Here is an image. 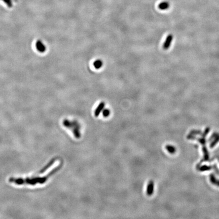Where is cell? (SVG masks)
I'll return each instance as SVG.
<instances>
[{
    "instance_id": "9",
    "label": "cell",
    "mask_w": 219,
    "mask_h": 219,
    "mask_svg": "<svg viewBox=\"0 0 219 219\" xmlns=\"http://www.w3.org/2000/svg\"><path fill=\"white\" fill-rule=\"evenodd\" d=\"M55 160H56L55 159H52V160H51V161L50 162H49V163L48 164H47V165L46 166H45L44 168H43V169H42L41 171H40L39 173H44V171H46V169H47V168H48L49 167H50V166H51V165H52V164H53V163H54V161H55Z\"/></svg>"
},
{
    "instance_id": "1",
    "label": "cell",
    "mask_w": 219,
    "mask_h": 219,
    "mask_svg": "<svg viewBox=\"0 0 219 219\" xmlns=\"http://www.w3.org/2000/svg\"><path fill=\"white\" fill-rule=\"evenodd\" d=\"M62 165H60L58 167L54 168L53 171L47 175L46 177H39V178H26V179H14V178H10L9 179L10 182L14 183L17 185L28 184L31 185H35L37 183L40 184H43L45 182L48 177H50L53 174L56 173L57 171L61 167Z\"/></svg>"
},
{
    "instance_id": "3",
    "label": "cell",
    "mask_w": 219,
    "mask_h": 219,
    "mask_svg": "<svg viewBox=\"0 0 219 219\" xmlns=\"http://www.w3.org/2000/svg\"><path fill=\"white\" fill-rule=\"evenodd\" d=\"M36 47L37 50L39 51L40 52L43 53L45 52L46 50V46L44 45V44L40 40H38L36 43Z\"/></svg>"
},
{
    "instance_id": "2",
    "label": "cell",
    "mask_w": 219,
    "mask_h": 219,
    "mask_svg": "<svg viewBox=\"0 0 219 219\" xmlns=\"http://www.w3.org/2000/svg\"><path fill=\"white\" fill-rule=\"evenodd\" d=\"M154 183L152 180H151L148 183L147 188V194L148 196H151L154 192Z\"/></svg>"
},
{
    "instance_id": "8",
    "label": "cell",
    "mask_w": 219,
    "mask_h": 219,
    "mask_svg": "<svg viewBox=\"0 0 219 219\" xmlns=\"http://www.w3.org/2000/svg\"><path fill=\"white\" fill-rule=\"evenodd\" d=\"M93 65L96 69H99L103 66V62L102 60H98L95 61V62L93 63Z\"/></svg>"
},
{
    "instance_id": "6",
    "label": "cell",
    "mask_w": 219,
    "mask_h": 219,
    "mask_svg": "<svg viewBox=\"0 0 219 219\" xmlns=\"http://www.w3.org/2000/svg\"><path fill=\"white\" fill-rule=\"evenodd\" d=\"M165 148L168 152L171 154H174L176 152V149L173 146L167 145L165 146Z\"/></svg>"
},
{
    "instance_id": "7",
    "label": "cell",
    "mask_w": 219,
    "mask_h": 219,
    "mask_svg": "<svg viewBox=\"0 0 219 219\" xmlns=\"http://www.w3.org/2000/svg\"><path fill=\"white\" fill-rule=\"evenodd\" d=\"M169 7V4L167 2H163L159 4L158 7L159 9L161 10L167 9Z\"/></svg>"
},
{
    "instance_id": "10",
    "label": "cell",
    "mask_w": 219,
    "mask_h": 219,
    "mask_svg": "<svg viewBox=\"0 0 219 219\" xmlns=\"http://www.w3.org/2000/svg\"><path fill=\"white\" fill-rule=\"evenodd\" d=\"M2 1L5 3L8 7L9 8L13 7V3L12 0H2Z\"/></svg>"
},
{
    "instance_id": "11",
    "label": "cell",
    "mask_w": 219,
    "mask_h": 219,
    "mask_svg": "<svg viewBox=\"0 0 219 219\" xmlns=\"http://www.w3.org/2000/svg\"><path fill=\"white\" fill-rule=\"evenodd\" d=\"M110 114V111L108 109H106L103 110V115L105 117H107Z\"/></svg>"
},
{
    "instance_id": "5",
    "label": "cell",
    "mask_w": 219,
    "mask_h": 219,
    "mask_svg": "<svg viewBox=\"0 0 219 219\" xmlns=\"http://www.w3.org/2000/svg\"><path fill=\"white\" fill-rule=\"evenodd\" d=\"M105 106V104L104 102H101L99 105V106H97L95 110V117H98L99 115L103 111Z\"/></svg>"
},
{
    "instance_id": "4",
    "label": "cell",
    "mask_w": 219,
    "mask_h": 219,
    "mask_svg": "<svg viewBox=\"0 0 219 219\" xmlns=\"http://www.w3.org/2000/svg\"><path fill=\"white\" fill-rule=\"evenodd\" d=\"M173 39V36L172 35H169L166 37L165 41L163 45V48L164 49H168V48L171 46V43Z\"/></svg>"
}]
</instances>
